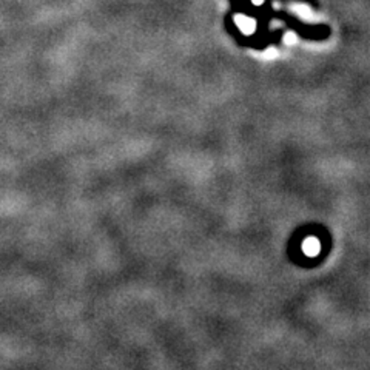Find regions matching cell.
Listing matches in <instances>:
<instances>
[{"instance_id": "2", "label": "cell", "mask_w": 370, "mask_h": 370, "mask_svg": "<svg viewBox=\"0 0 370 370\" xmlns=\"http://www.w3.org/2000/svg\"><path fill=\"white\" fill-rule=\"evenodd\" d=\"M262 2H264V0H253V4H255V5H261Z\"/></svg>"}, {"instance_id": "1", "label": "cell", "mask_w": 370, "mask_h": 370, "mask_svg": "<svg viewBox=\"0 0 370 370\" xmlns=\"http://www.w3.org/2000/svg\"><path fill=\"white\" fill-rule=\"evenodd\" d=\"M236 20H238L239 28H241L244 33H253V29H255V20H253V19L238 16V17H236Z\"/></svg>"}]
</instances>
